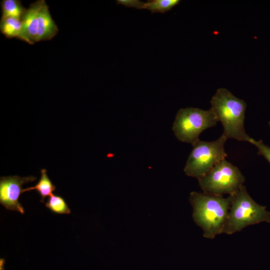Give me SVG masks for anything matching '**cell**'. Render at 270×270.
Wrapping results in <instances>:
<instances>
[{"label": "cell", "instance_id": "4", "mask_svg": "<svg viewBox=\"0 0 270 270\" xmlns=\"http://www.w3.org/2000/svg\"><path fill=\"white\" fill-rule=\"evenodd\" d=\"M226 140L222 134L214 141L206 142L198 140L193 144L192 150L184 168L185 174L198 180L216 164L225 160L227 154L224 146Z\"/></svg>", "mask_w": 270, "mask_h": 270}, {"label": "cell", "instance_id": "11", "mask_svg": "<svg viewBox=\"0 0 270 270\" xmlns=\"http://www.w3.org/2000/svg\"><path fill=\"white\" fill-rule=\"evenodd\" d=\"M41 176L38 183L34 186L24 189L22 193L25 192L32 190H36L40 195L42 199L40 202H44V200L47 196H50L52 192L56 190V186L49 179L46 169H42L40 170Z\"/></svg>", "mask_w": 270, "mask_h": 270}, {"label": "cell", "instance_id": "5", "mask_svg": "<svg viewBox=\"0 0 270 270\" xmlns=\"http://www.w3.org/2000/svg\"><path fill=\"white\" fill-rule=\"evenodd\" d=\"M218 122L211 108L203 110L189 107L178 110L172 129L178 140L192 144L199 140L203 131L214 126Z\"/></svg>", "mask_w": 270, "mask_h": 270}, {"label": "cell", "instance_id": "10", "mask_svg": "<svg viewBox=\"0 0 270 270\" xmlns=\"http://www.w3.org/2000/svg\"><path fill=\"white\" fill-rule=\"evenodd\" d=\"M0 30L8 38H15L19 39L22 30V20L2 16L0 22Z\"/></svg>", "mask_w": 270, "mask_h": 270}, {"label": "cell", "instance_id": "1", "mask_svg": "<svg viewBox=\"0 0 270 270\" xmlns=\"http://www.w3.org/2000/svg\"><path fill=\"white\" fill-rule=\"evenodd\" d=\"M189 200L193 208L192 218L204 232V237L213 239L223 233L230 204V196L224 198L192 192Z\"/></svg>", "mask_w": 270, "mask_h": 270}, {"label": "cell", "instance_id": "17", "mask_svg": "<svg viewBox=\"0 0 270 270\" xmlns=\"http://www.w3.org/2000/svg\"><path fill=\"white\" fill-rule=\"evenodd\" d=\"M4 259H0V268L2 267V268L0 269V270H4Z\"/></svg>", "mask_w": 270, "mask_h": 270}, {"label": "cell", "instance_id": "16", "mask_svg": "<svg viewBox=\"0 0 270 270\" xmlns=\"http://www.w3.org/2000/svg\"><path fill=\"white\" fill-rule=\"evenodd\" d=\"M117 4H121L125 6L134 8L137 9H144V2L138 0H118Z\"/></svg>", "mask_w": 270, "mask_h": 270}, {"label": "cell", "instance_id": "7", "mask_svg": "<svg viewBox=\"0 0 270 270\" xmlns=\"http://www.w3.org/2000/svg\"><path fill=\"white\" fill-rule=\"evenodd\" d=\"M36 178L30 176L20 177L17 176H2L0 179V203L7 210L24 214L23 206L18 202L22 194V186L36 180Z\"/></svg>", "mask_w": 270, "mask_h": 270}, {"label": "cell", "instance_id": "14", "mask_svg": "<svg viewBox=\"0 0 270 270\" xmlns=\"http://www.w3.org/2000/svg\"><path fill=\"white\" fill-rule=\"evenodd\" d=\"M46 206L52 212L60 214H68L70 210L64 200L60 196L52 194L50 196Z\"/></svg>", "mask_w": 270, "mask_h": 270}, {"label": "cell", "instance_id": "9", "mask_svg": "<svg viewBox=\"0 0 270 270\" xmlns=\"http://www.w3.org/2000/svg\"><path fill=\"white\" fill-rule=\"evenodd\" d=\"M58 32V29L51 16L48 6L44 0L38 14L37 42L50 40L56 35Z\"/></svg>", "mask_w": 270, "mask_h": 270}, {"label": "cell", "instance_id": "2", "mask_svg": "<svg viewBox=\"0 0 270 270\" xmlns=\"http://www.w3.org/2000/svg\"><path fill=\"white\" fill-rule=\"evenodd\" d=\"M211 108L223 127V134L228 138L248 142L244 129L246 102L224 88H218L210 100Z\"/></svg>", "mask_w": 270, "mask_h": 270}, {"label": "cell", "instance_id": "8", "mask_svg": "<svg viewBox=\"0 0 270 270\" xmlns=\"http://www.w3.org/2000/svg\"><path fill=\"white\" fill-rule=\"evenodd\" d=\"M44 0L32 4L26 9L22 18V30L19 38L30 44L37 42L38 14Z\"/></svg>", "mask_w": 270, "mask_h": 270}, {"label": "cell", "instance_id": "6", "mask_svg": "<svg viewBox=\"0 0 270 270\" xmlns=\"http://www.w3.org/2000/svg\"><path fill=\"white\" fill-rule=\"evenodd\" d=\"M198 180L204 193L222 196L236 192L244 185L245 178L237 166L225 159Z\"/></svg>", "mask_w": 270, "mask_h": 270}, {"label": "cell", "instance_id": "18", "mask_svg": "<svg viewBox=\"0 0 270 270\" xmlns=\"http://www.w3.org/2000/svg\"><path fill=\"white\" fill-rule=\"evenodd\" d=\"M268 126L270 127V122H268Z\"/></svg>", "mask_w": 270, "mask_h": 270}, {"label": "cell", "instance_id": "15", "mask_svg": "<svg viewBox=\"0 0 270 270\" xmlns=\"http://www.w3.org/2000/svg\"><path fill=\"white\" fill-rule=\"evenodd\" d=\"M258 148V154L263 156L270 164V146L264 144L262 140H256L250 138L248 142Z\"/></svg>", "mask_w": 270, "mask_h": 270}, {"label": "cell", "instance_id": "12", "mask_svg": "<svg viewBox=\"0 0 270 270\" xmlns=\"http://www.w3.org/2000/svg\"><path fill=\"white\" fill-rule=\"evenodd\" d=\"M2 16L22 20L26 9L18 0H4L2 2Z\"/></svg>", "mask_w": 270, "mask_h": 270}, {"label": "cell", "instance_id": "3", "mask_svg": "<svg viewBox=\"0 0 270 270\" xmlns=\"http://www.w3.org/2000/svg\"><path fill=\"white\" fill-rule=\"evenodd\" d=\"M230 196V204L223 233L232 234L250 225L270 222V212L250 196L246 186Z\"/></svg>", "mask_w": 270, "mask_h": 270}, {"label": "cell", "instance_id": "13", "mask_svg": "<svg viewBox=\"0 0 270 270\" xmlns=\"http://www.w3.org/2000/svg\"><path fill=\"white\" fill-rule=\"evenodd\" d=\"M179 0H152L144 2V9H146L154 12L164 13L170 10L172 8L178 4Z\"/></svg>", "mask_w": 270, "mask_h": 270}]
</instances>
